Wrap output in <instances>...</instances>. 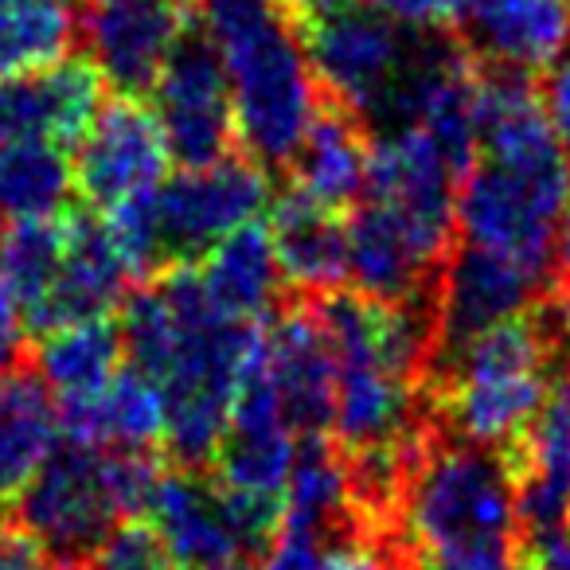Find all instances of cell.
<instances>
[{
    "label": "cell",
    "instance_id": "4dcf8cb0",
    "mask_svg": "<svg viewBox=\"0 0 570 570\" xmlns=\"http://www.w3.org/2000/svg\"><path fill=\"white\" fill-rule=\"evenodd\" d=\"M59 559H51L28 531L12 523L9 531H0V570H56Z\"/></svg>",
    "mask_w": 570,
    "mask_h": 570
},
{
    "label": "cell",
    "instance_id": "1f68e13d",
    "mask_svg": "<svg viewBox=\"0 0 570 570\" xmlns=\"http://www.w3.org/2000/svg\"><path fill=\"white\" fill-rule=\"evenodd\" d=\"M28 348V321L12 294L0 285V367H17Z\"/></svg>",
    "mask_w": 570,
    "mask_h": 570
},
{
    "label": "cell",
    "instance_id": "8992f818",
    "mask_svg": "<svg viewBox=\"0 0 570 570\" xmlns=\"http://www.w3.org/2000/svg\"><path fill=\"white\" fill-rule=\"evenodd\" d=\"M302 43L325 98L360 118H380L411 67V40L399 24L360 0H325L297 17Z\"/></svg>",
    "mask_w": 570,
    "mask_h": 570
},
{
    "label": "cell",
    "instance_id": "836d02e7",
    "mask_svg": "<svg viewBox=\"0 0 570 570\" xmlns=\"http://www.w3.org/2000/svg\"><path fill=\"white\" fill-rule=\"evenodd\" d=\"M554 269H559L562 282H570V207L559 223V238H554Z\"/></svg>",
    "mask_w": 570,
    "mask_h": 570
},
{
    "label": "cell",
    "instance_id": "cb8c5ba5",
    "mask_svg": "<svg viewBox=\"0 0 570 570\" xmlns=\"http://www.w3.org/2000/svg\"><path fill=\"white\" fill-rule=\"evenodd\" d=\"M348 282L352 289L372 297H391V302H406V297H430L434 285V269L414 254V246L399 235L395 223H387L367 199H360L348 215Z\"/></svg>",
    "mask_w": 570,
    "mask_h": 570
},
{
    "label": "cell",
    "instance_id": "f35d334b",
    "mask_svg": "<svg viewBox=\"0 0 570 570\" xmlns=\"http://www.w3.org/2000/svg\"><path fill=\"white\" fill-rule=\"evenodd\" d=\"M562 395L570 399V367H567V380H562Z\"/></svg>",
    "mask_w": 570,
    "mask_h": 570
},
{
    "label": "cell",
    "instance_id": "e0dca14e",
    "mask_svg": "<svg viewBox=\"0 0 570 570\" xmlns=\"http://www.w3.org/2000/svg\"><path fill=\"white\" fill-rule=\"evenodd\" d=\"M137 285L129 262L114 246L102 215L63 212V258L36 328L67 325L82 317H114L126 294Z\"/></svg>",
    "mask_w": 570,
    "mask_h": 570
},
{
    "label": "cell",
    "instance_id": "8d00e7d4",
    "mask_svg": "<svg viewBox=\"0 0 570 570\" xmlns=\"http://www.w3.org/2000/svg\"><path fill=\"white\" fill-rule=\"evenodd\" d=\"M508 570H547V567H539L535 559H528V554L520 551V559H515V562H512V567H508Z\"/></svg>",
    "mask_w": 570,
    "mask_h": 570
},
{
    "label": "cell",
    "instance_id": "4fadbf2b",
    "mask_svg": "<svg viewBox=\"0 0 570 570\" xmlns=\"http://www.w3.org/2000/svg\"><path fill=\"white\" fill-rule=\"evenodd\" d=\"M262 364L297 434H328L336 399V352L313 297L277 305L262 321Z\"/></svg>",
    "mask_w": 570,
    "mask_h": 570
},
{
    "label": "cell",
    "instance_id": "ba28073f",
    "mask_svg": "<svg viewBox=\"0 0 570 570\" xmlns=\"http://www.w3.org/2000/svg\"><path fill=\"white\" fill-rule=\"evenodd\" d=\"M266 207V165H258L250 153L230 149L219 160L184 168L173 180L165 176L153 191V215H157L165 266L196 262L207 246L254 223Z\"/></svg>",
    "mask_w": 570,
    "mask_h": 570
},
{
    "label": "cell",
    "instance_id": "44dd1931",
    "mask_svg": "<svg viewBox=\"0 0 570 570\" xmlns=\"http://www.w3.org/2000/svg\"><path fill=\"white\" fill-rule=\"evenodd\" d=\"M204 297L235 321H266L277 309L282 294V269H277L274 246H269L266 223H246V227L223 235L191 262Z\"/></svg>",
    "mask_w": 570,
    "mask_h": 570
},
{
    "label": "cell",
    "instance_id": "52a82bcc",
    "mask_svg": "<svg viewBox=\"0 0 570 570\" xmlns=\"http://www.w3.org/2000/svg\"><path fill=\"white\" fill-rule=\"evenodd\" d=\"M461 176L465 173L445 157L442 145L411 121L372 137L364 199L383 219L395 223L399 235L434 274L458 238Z\"/></svg>",
    "mask_w": 570,
    "mask_h": 570
},
{
    "label": "cell",
    "instance_id": "4316f807",
    "mask_svg": "<svg viewBox=\"0 0 570 570\" xmlns=\"http://www.w3.org/2000/svg\"><path fill=\"white\" fill-rule=\"evenodd\" d=\"M63 258V215L51 219H9L0 227V285L36 328Z\"/></svg>",
    "mask_w": 570,
    "mask_h": 570
},
{
    "label": "cell",
    "instance_id": "d6a6232c",
    "mask_svg": "<svg viewBox=\"0 0 570 570\" xmlns=\"http://www.w3.org/2000/svg\"><path fill=\"white\" fill-rule=\"evenodd\" d=\"M547 317H551V328H554V336H559V344L570 348V282L551 289V297H547Z\"/></svg>",
    "mask_w": 570,
    "mask_h": 570
},
{
    "label": "cell",
    "instance_id": "5bb4252c",
    "mask_svg": "<svg viewBox=\"0 0 570 570\" xmlns=\"http://www.w3.org/2000/svg\"><path fill=\"white\" fill-rule=\"evenodd\" d=\"M465 51L497 71H547L570 43V0H458Z\"/></svg>",
    "mask_w": 570,
    "mask_h": 570
},
{
    "label": "cell",
    "instance_id": "f1b7e54d",
    "mask_svg": "<svg viewBox=\"0 0 570 570\" xmlns=\"http://www.w3.org/2000/svg\"><path fill=\"white\" fill-rule=\"evenodd\" d=\"M360 4L387 17L403 32H430V36L453 28V12H458V0H360Z\"/></svg>",
    "mask_w": 570,
    "mask_h": 570
},
{
    "label": "cell",
    "instance_id": "e575fe53",
    "mask_svg": "<svg viewBox=\"0 0 570 570\" xmlns=\"http://www.w3.org/2000/svg\"><path fill=\"white\" fill-rule=\"evenodd\" d=\"M196 570H258L246 559H230V562H212V567H196Z\"/></svg>",
    "mask_w": 570,
    "mask_h": 570
},
{
    "label": "cell",
    "instance_id": "8fae6325",
    "mask_svg": "<svg viewBox=\"0 0 570 570\" xmlns=\"http://www.w3.org/2000/svg\"><path fill=\"white\" fill-rule=\"evenodd\" d=\"M551 277H539L531 269L515 266L512 258H500V254L453 238L450 254L442 258L434 285H430L438 352L504 317L539 309L551 297Z\"/></svg>",
    "mask_w": 570,
    "mask_h": 570
},
{
    "label": "cell",
    "instance_id": "f546056e",
    "mask_svg": "<svg viewBox=\"0 0 570 570\" xmlns=\"http://www.w3.org/2000/svg\"><path fill=\"white\" fill-rule=\"evenodd\" d=\"M539 98H543V110L554 129V141H559L562 157H567V165H570V56L567 51L547 67V79H543V87H539Z\"/></svg>",
    "mask_w": 570,
    "mask_h": 570
},
{
    "label": "cell",
    "instance_id": "9a60e30c",
    "mask_svg": "<svg viewBox=\"0 0 570 570\" xmlns=\"http://www.w3.org/2000/svg\"><path fill=\"white\" fill-rule=\"evenodd\" d=\"M102 106V79L87 59L0 79V141L71 145Z\"/></svg>",
    "mask_w": 570,
    "mask_h": 570
},
{
    "label": "cell",
    "instance_id": "9c48e42d",
    "mask_svg": "<svg viewBox=\"0 0 570 570\" xmlns=\"http://www.w3.org/2000/svg\"><path fill=\"white\" fill-rule=\"evenodd\" d=\"M168 141L153 106L137 95H118L102 102L79 137V153L71 160L75 191L95 212L137 199L153 191L168 176Z\"/></svg>",
    "mask_w": 570,
    "mask_h": 570
},
{
    "label": "cell",
    "instance_id": "7c38bea8",
    "mask_svg": "<svg viewBox=\"0 0 570 570\" xmlns=\"http://www.w3.org/2000/svg\"><path fill=\"white\" fill-rule=\"evenodd\" d=\"M153 114L165 129L168 153L184 168L219 160L235 149V110L223 63L204 36L191 32L168 56L153 82Z\"/></svg>",
    "mask_w": 570,
    "mask_h": 570
},
{
    "label": "cell",
    "instance_id": "5b68a950",
    "mask_svg": "<svg viewBox=\"0 0 570 570\" xmlns=\"http://www.w3.org/2000/svg\"><path fill=\"white\" fill-rule=\"evenodd\" d=\"M570 207V165L476 157L458 184V243L481 246L554 282V238Z\"/></svg>",
    "mask_w": 570,
    "mask_h": 570
},
{
    "label": "cell",
    "instance_id": "2e32d148",
    "mask_svg": "<svg viewBox=\"0 0 570 570\" xmlns=\"http://www.w3.org/2000/svg\"><path fill=\"white\" fill-rule=\"evenodd\" d=\"M141 515L157 528L173 559L188 570L246 559V543L230 520L219 484L199 469H160Z\"/></svg>",
    "mask_w": 570,
    "mask_h": 570
},
{
    "label": "cell",
    "instance_id": "7402d4cb",
    "mask_svg": "<svg viewBox=\"0 0 570 570\" xmlns=\"http://www.w3.org/2000/svg\"><path fill=\"white\" fill-rule=\"evenodd\" d=\"M59 442V411L40 375L0 367V512H9Z\"/></svg>",
    "mask_w": 570,
    "mask_h": 570
},
{
    "label": "cell",
    "instance_id": "d4e9b609",
    "mask_svg": "<svg viewBox=\"0 0 570 570\" xmlns=\"http://www.w3.org/2000/svg\"><path fill=\"white\" fill-rule=\"evenodd\" d=\"M75 191L71 157L51 141H0V219H51Z\"/></svg>",
    "mask_w": 570,
    "mask_h": 570
},
{
    "label": "cell",
    "instance_id": "d6986e66",
    "mask_svg": "<svg viewBox=\"0 0 570 570\" xmlns=\"http://www.w3.org/2000/svg\"><path fill=\"white\" fill-rule=\"evenodd\" d=\"M282 282L297 297H321L348 285V227L344 212L321 207L313 199L285 191L274 199L266 219Z\"/></svg>",
    "mask_w": 570,
    "mask_h": 570
},
{
    "label": "cell",
    "instance_id": "277c9868",
    "mask_svg": "<svg viewBox=\"0 0 570 570\" xmlns=\"http://www.w3.org/2000/svg\"><path fill=\"white\" fill-rule=\"evenodd\" d=\"M160 469L149 450H106L59 438L9 512L51 559L82 562L114 523L145 512Z\"/></svg>",
    "mask_w": 570,
    "mask_h": 570
},
{
    "label": "cell",
    "instance_id": "ffe728a7",
    "mask_svg": "<svg viewBox=\"0 0 570 570\" xmlns=\"http://www.w3.org/2000/svg\"><path fill=\"white\" fill-rule=\"evenodd\" d=\"M59 438L106 445V450H157L165 442V399L160 387L137 367L121 364L118 375L79 403H63Z\"/></svg>",
    "mask_w": 570,
    "mask_h": 570
},
{
    "label": "cell",
    "instance_id": "603a6c76",
    "mask_svg": "<svg viewBox=\"0 0 570 570\" xmlns=\"http://www.w3.org/2000/svg\"><path fill=\"white\" fill-rule=\"evenodd\" d=\"M126 364V344L114 317H82L40 328L36 375L51 391L56 406L79 403L102 391Z\"/></svg>",
    "mask_w": 570,
    "mask_h": 570
},
{
    "label": "cell",
    "instance_id": "d590c367",
    "mask_svg": "<svg viewBox=\"0 0 570 570\" xmlns=\"http://www.w3.org/2000/svg\"><path fill=\"white\" fill-rule=\"evenodd\" d=\"M317 4H325V0H285V9L294 12V17H302V12L317 9Z\"/></svg>",
    "mask_w": 570,
    "mask_h": 570
},
{
    "label": "cell",
    "instance_id": "30bf717a",
    "mask_svg": "<svg viewBox=\"0 0 570 570\" xmlns=\"http://www.w3.org/2000/svg\"><path fill=\"white\" fill-rule=\"evenodd\" d=\"M79 28L98 79L141 98L191 36V9L188 0H79Z\"/></svg>",
    "mask_w": 570,
    "mask_h": 570
},
{
    "label": "cell",
    "instance_id": "6da1fadb",
    "mask_svg": "<svg viewBox=\"0 0 570 570\" xmlns=\"http://www.w3.org/2000/svg\"><path fill=\"white\" fill-rule=\"evenodd\" d=\"M403 562L434 570H508L520 559V515L504 453L430 426L395 508Z\"/></svg>",
    "mask_w": 570,
    "mask_h": 570
},
{
    "label": "cell",
    "instance_id": "ac0fdd59",
    "mask_svg": "<svg viewBox=\"0 0 570 570\" xmlns=\"http://www.w3.org/2000/svg\"><path fill=\"white\" fill-rule=\"evenodd\" d=\"M372 165V129L348 106L321 98L317 118L297 141L289 168V191L333 212H352L364 199Z\"/></svg>",
    "mask_w": 570,
    "mask_h": 570
},
{
    "label": "cell",
    "instance_id": "83f0119b",
    "mask_svg": "<svg viewBox=\"0 0 570 570\" xmlns=\"http://www.w3.org/2000/svg\"><path fill=\"white\" fill-rule=\"evenodd\" d=\"M82 570H180V562L145 515H126L90 547Z\"/></svg>",
    "mask_w": 570,
    "mask_h": 570
},
{
    "label": "cell",
    "instance_id": "7a4b0ae2",
    "mask_svg": "<svg viewBox=\"0 0 570 570\" xmlns=\"http://www.w3.org/2000/svg\"><path fill=\"white\" fill-rule=\"evenodd\" d=\"M199 20L227 75L243 153L266 168H285L325 98L297 17L285 0H199Z\"/></svg>",
    "mask_w": 570,
    "mask_h": 570
},
{
    "label": "cell",
    "instance_id": "74e56055",
    "mask_svg": "<svg viewBox=\"0 0 570 570\" xmlns=\"http://www.w3.org/2000/svg\"><path fill=\"white\" fill-rule=\"evenodd\" d=\"M399 570H434V567H426V562H403Z\"/></svg>",
    "mask_w": 570,
    "mask_h": 570
},
{
    "label": "cell",
    "instance_id": "ab89813d",
    "mask_svg": "<svg viewBox=\"0 0 570 570\" xmlns=\"http://www.w3.org/2000/svg\"><path fill=\"white\" fill-rule=\"evenodd\" d=\"M567 531H570V497H567Z\"/></svg>",
    "mask_w": 570,
    "mask_h": 570
},
{
    "label": "cell",
    "instance_id": "484cf974",
    "mask_svg": "<svg viewBox=\"0 0 570 570\" xmlns=\"http://www.w3.org/2000/svg\"><path fill=\"white\" fill-rule=\"evenodd\" d=\"M75 36L79 0H0V79L67 59Z\"/></svg>",
    "mask_w": 570,
    "mask_h": 570
},
{
    "label": "cell",
    "instance_id": "3957f363",
    "mask_svg": "<svg viewBox=\"0 0 570 570\" xmlns=\"http://www.w3.org/2000/svg\"><path fill=\"white\" fill-rule=\"evenodd\" d=\"M554 360L559 336L543 302L438 352L426 383L430 414L461 442L508 450L551 399Z\"/></svg>",
    "mask_w": 570,
    "mask_h": 570
}]
</instances>
